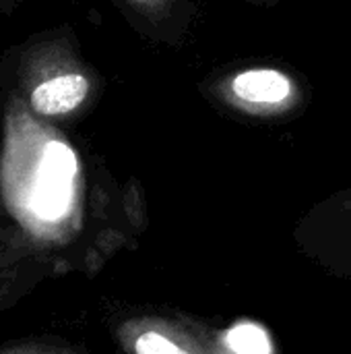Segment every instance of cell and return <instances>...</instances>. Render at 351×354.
<instances>
[{
  "label": "cell",
  "mask_w": 351,
  "mask_h": 354,
  "mask_svg": "<svg viewBox=\"0 0 351 354\" xmlns=\"http://www.w3.org/2000/svg\"><path fill=\"white\" fill-rule=\"evenodd\" d=\"M254 2H277V0H254Z\"/></svg>",
  "instance_id": "30bf717a"
},
{
  "label": "cell",
  "mask_w": 351,
  "mask_h": 354,
  "mask_svg": "<svg viewBox=\"0 0 351 354\" xmlns=\"http://www.w3.org/2000/svg\"><path fill=\"white\" fill-rule=\"evenodd\" d=\"M0 83L27 116L43 124L77 118L91 104L97 85L72 33L64 29L37 33L8 48L0 58Z\"/></svg>",
  "instance_id": "6da1fadb"
},
{
  "label": "cell",
  "mask_w": 351,
  "mask_h": 354,
  "mask_svg": "<svg viewBox=\"0 0 351 354\" xmlns=\"http://www.w3.org/2000/svg\"><path fill=\"white\" fill-rule=\"evenodd\" d=\"M108 326L120 354H248L230 330L170 307H128Z\"/></svg>",
  "instance_id": "7a4b0ae2"
},
{
  "label": "cell",
  "mask_w": 351,
  "mask_h": 354,
  "mask_svg": "<svg viewBox=\"0 0 351 354\" xmlns=\"http://www.w3.org/2000/svg\"><path fill=\"white\" fill-rule=\"evenodd\" d=\"M128 15L149 21V23H159V19H166L174 6V0H116Z\"/></svg>",
  "instance_id": "8992f818"
},
{
  "label": "cell",
  "mask_w": 351,
  "mask_h": 354,
  "mask_svg": "<svg viewBox=\"0 0 351 354\" xmlns=\"http://www.w3.org/2000/svg\"><path fill=\"white\" fill-rule=\"evenodd\" d=\"M52 253L21 222L0 216V313L17 307L43 280L58 276Z\"/></svg>",
  "instance_id": "3957f363"
},
{
  "label": "cell",
  "mask_w": 351,
  "mask_h": 354,
  "mask_svg": "<svg viewBox=\"0 0 351 354\" xmlns=\"http://www.w3.org/2000/svg\"><path fill=\"white\" fill-rule=\"evenodd\" d=\"M0 354H91L83 344L56 336H29L4 342Z\"/></svg>",
  "instance_id": "5b68a950"
},
{
  "label": "cell",
  "mask_w": 351,
  "mask_h": 354,
  "mask_svg": "<svg viewBox=\"0 0 351 354\" xmlns=\"http://www.w3.org/2000/svg\"><path fill=\"white\" fill-rule=\"evenodd\" d=\"M6 214V207H4V201H2V193H0V216Z\"/></svg>",
  "instance_id": "9c48e42d"
},
{
  "label": "cell",
  "mask_w": 351,
  "mask_h": 354,
  "mask_svg": "<svg viewBox=\"0 0 351 354\" xmlns=\"http://www.w3.org/2000/svg\"><path fill=\"white\" fill-rule=\"evenodd\" d=\"M321 270L335 278H351V243L339 253H335L331 259H327L321 266Z\"/></svg>",
  "instance_id": "52a82bcc"
},
{
  "label": "cell",
  "mask_w": 351,
  "mask_h": 354,
  "mask_svg": "<svg viewBox=\"0 0 351 354\" xmlns=\"http://www.w3.org/2000/svg\"><path fill=\"white\" fill-rule=\"evenodd\" d=\"M234 100L248 108H277L294 95L292 79L277 68H248L230 81Z\"/></svg>",
  "instance_id": "277c9868"
},
{
  "label": "cell",
  "mask_w": 351,
  "mask_h": 354,
  "mask_svg": "<svg viewBox=\"0 0 351 354\" xmlns=\"http://www.w3.org/2000/svg\"><path fill=\"white\" fill-rule=\"evenodd\" d=\"M12 4H14V0H0V15L8 12Z\"/></svg>",
  "instance_id": "ba28073f"
}]
</instances>
